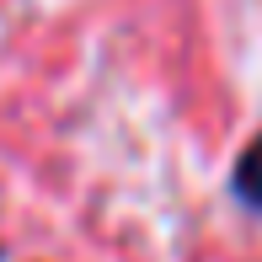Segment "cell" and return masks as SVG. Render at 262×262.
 <instances>
[{
	"label": "cell",
	"mask_w": 262,
	"mask_h": 262,
	"mask_svg": "<svg viewBox=\"0 0 262 262\" xmlns=\"http://www.w3.org/2000/svg\"><path fill=\"white\" fill-rule=\"evenodd\" d=\"M230 187H235V198H241L246 209H257V214H262V134H257L252 145L241 150V161H235V177H230Z\"/></svg>",
	"instance_id": "obj_1"
}]
</instances>
